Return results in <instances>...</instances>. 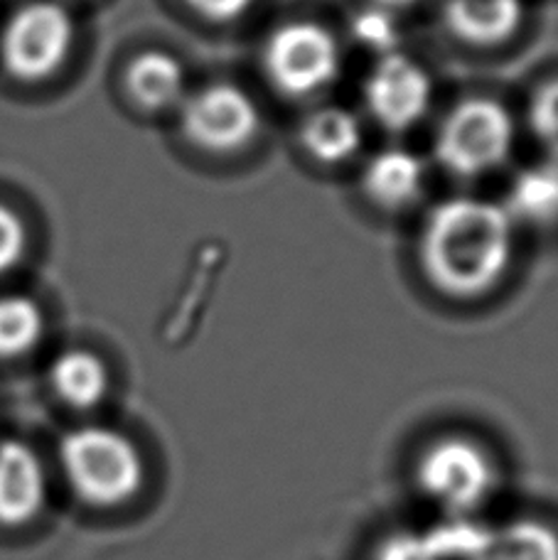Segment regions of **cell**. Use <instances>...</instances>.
I'll return each mask as SVG.
<instances>
[{
	"instance_id": "cell-1",
	"label": "cell",
	"mask_w": 558,
	"mask_h": 560,
	"mask_svg": "<svg viewBox=\"0 0 558 560\" xmlns=\"http://www.w3.org/2000/svg\"><path fill=\"white\" fill-rule=\"evenodd\" d=\"M514 226L492 199L461 195L438 202L418 234V261L428 283L455 300L487 295L512 266Z\"/></svg>"
},
{
	"instance_id": "cell-2",
	"label": "cell",
	"mask_w": 558,
	"mask_h": 560,
	"mask_svg": "<svg viewBox=\"0 0 558 560\" xmlns=\"http://www.w3.org/2000/svg\"><path fill=\"white\" fill-rule=\"evenodd\" d=\"M59 465L74 494L96 509L131 502L146 482L143 457L131 438L104 425L67 433L59 445Z\"/></svg>"
},
{
	"instance_id": "cell-3",
	"label": "cell",
	"mask_w": 558,
	"mask_h": 560,
	"mask_svg": "<svg viewBox=\"0 0 558 560\" xmlns=\"http://www.w3.org/2000/svg\"><path fill=\"white\" fill-rule=\"evenodd\" d=\"M516 140L514 118L495 98H463L435 128L438 165L461 179L492 175L510 160Z\"/></svg>"
},
{
	"instance_id": "cell-4",
	"label": "cell",
	"mask_w": 558,
	"mask_h": 560,
	"mask_svg": "<svg viewBox=\"0 0 558 560\" xmlns=\"http://www.w3.org/2000/svg\"><path fill=\"white\" fill-rule=\"evenodd\" d=\"M74 18L65 3L35 0L18 10L0 33V62L18 82H45L72 55Z\"/></svg>"
},
{
	"instance_id": "cell-5",
	"label": "cell",
	"mask_w": 558,
	"mask_h": 560,
	"mask_svg": "<svg viewBox=\"0 0 558 560\" xmlns=\"http://www.w3.org/2000/svg\"><path fill=\"white\" fill-rule=\"evenodd\" d=\"M264 69L281 94L293 98L315 96L340 77V43L321 23H283L266 39Z\"/></svg>"
},
{
	"instance_id": "cell-6",
	"label": "cell",
	"mask_w": 558,
	"mask_h": 560,
	"mask_svg": "<svg viewBox=\"0 0 558 560\" xmlns=\"http://www.w3.org/2000/svg\"><path fill=\"white\" fill-rule=\"evenodd\" d=\"M177 114L187 143L212 155L239 153L261 131V112L254 96L232 82H209L193 89L177 106Z\"/></svg>"
},
{
	"instance_id": "cell-7",
	"label": "cell",
	"mask_w": 558,
	"mask_h": 560,
	"mask_svg": "<svg viewBox=\"0 0 558 560\" xmlns=\"http://www.w3.org/2000/svg\"><path fill=\"white\" fill-rule=\"evenodd\" d=\"M421 492L451 512H470L490 494L495 469L480 445L467 438H441L416 465Z\"/></svg>"
},
{
	"instance_id": "cell-8",
	"label": "cell",
	"mask_w": 558,
	"mask_h": 560,
	"mask_svg": "<svg viewBox=\"0 0 558 560\" xmlns=\"http://www.w3.org/2000/svg\"><path fill=\"white\" fill-rule=\"evenodd\" d=\"M364 106L374 121L392 133L411 131L433 104V82L428 69L402 49L376 57L362 86Z\"/></svg>"
},
{
	"instance_id": "cell-9",
	"label": "cell",
	"mask_w": 558,
	"mask_h": 560,
	"mask_svg": "<svg viewBox=\"0 0 558 560\" xmlns=\"http://www.w3.org/2000/svg\"><path fill=\"white\" fill-rule=\"evenodd\" d=\"M47 504V472L39 455L23 440L0 443V524L25 526Z\"/></svg>"
},
{
	"instance_id": "cell-10",
	"label": "cell",
	"mask_w": 558,
	"mask_h": 560,
	"mask_svg": "<svg viewBox=\"0 0 558 560\" xmlns=\"http://www.w3.org/2000/svg\"><path fill=\"white\" fill-rule=\"evenodd\" d=\"M360 187L374 207L404 212L426 192V163L414 150L386 145L364 163Z\"/></svg>"
},
{
	"instance_id": "cell-11",
	"label": "cell",
	"mask_w": 558,
	"mask_h": 560,
	"mask_svg": "<svg viewBox=\"0 0 558 560\" xmlns=\"http://www.w3.org/2000/svg\"><path fill=\"white\" fill-rule=\"evenodd\" d=\"M443 20L465 45L500 47L522 30L524 0H443Z\"/></svg>"
},
{
	"instance_id": "cell-12",
	"label": "cell",
	"mask_w": 558,
	"mask_h": 560,
	"mask_svg": "<svg viewBox=\"0 0 558 560\" xmlns=\"http://www.w3.org/2000/svg\"><path fill=\"white\" fill-rule=\"evenodd\" d=\"M126 89L143 112H171L187 96V74L177 57L163 49H146L126 69Z\"/></svg>"
},
{
	"instance_id": "cell-13",
	"label": "cell",
	"mask_w": 558,
	"mask_h": 560,
	"mask_svg": "<svg viewBox=\"0 0 558 560\" xmlns=\"http://www.w3.org/2000/svg\"><path fill=\"white\" fill-rule=\"evenodd\" d=\"M362 143V121L345 106H321L301 124V145L321 165L347 163L360 153Z\"/></svg>"
},
{
	"instance_id": "cell-14",
	"label": "cell",
	"mask_w": 558,
	"mask_h": 560,
	"mask_svg": "<svg viewBox=\"0 0 558 560\" xmlns=\"http://www.w3.org/2000/svg\"><path fill=\"white\" fill-rule=\"evenodd\" d=\"M514 224L546 229L558 224V163L542 160L520 170L507 187L504 205Z\"/></svg>"
},
{
	"instance_id": "cell-15",
	"label": "cell",
	"mask_w": 558,
	"mask_h": 560,
	"mask_svg": "<svg viewBox=\"0 0 558 560\" xmlns=\"http://www.w3.org/2000/svg\"><path fill=\"white\" fill-rule=\"evenodd\" d=\"M49 384L62 404L74 411H92L112 388L104 359L89 349H67L49 366Z\"/></svg>"
},
{
	"instance_id": "cell-16",
	"label": "cell",
	"mask_w": 558,
	"mask_h": 560,
	"mask_svg": "<svg viewBox=\"0 0 558 560\" xmlns=\"http://www.w3.org/2000/svg\"><path fill=\"white\" fill-rule=\"evenodd\" d=\"M473 560H558V534L542 522H516L487 534Z\"/></svg>"
},
{
	"instance_id": "cell-17",
	"label": "cell",
	"mask_w": 558,
	"mask_h": 560,
	"mask_svg": "<svg viewBox=\"0 0 558 560\" xmlns=\"http://www.w3.org/2000/svg\"><path fill=\"white\" fill-rule=\"evenodd\" d=\"M45 315L33 298L0 295V359H18L39 345Z\"/></svg>"
},
{
	"instance_id": "cell-18",
	"label": "cell",
	"mask_w": 558,
	"mask_h": 560,
	"mask_svg": "<svg viewBox=\"0 0 558 560\" xmlns=\"http://www.w3.org/2000/svg\"><path fill=\"white\" fill-rule=\"evenodd\" d=\"M352 37L357 45L372 49L376 57L398 52V37H402V33H398L396 25V13L374 3L357 10L352 18Z\"/></svg>"
},
{
	"instance_id": "cell-19",
	"label": "cell",
	"mask_w": 558,
	"mask_h": 560,
	"mask_svg": "<svg viewBox=\"0 0 558 560\" xmlns=\"http://www.w3.org/2000/svg\"><path fill=\"white\" fill-rule=\"evenodd\" d=\"M530 128L549 160L558 163V79L536 89L530 104Z\"/></svg>"
},
{
	"instance_id": "cell-20",
	"label": "cell",
	"mask_w": 558,
	"mask_h": 560,
	"mask_svg": "<svg viewBox=\"0 0 558 560\" xmlns=\"http://www.w3.org/2000/svg\"><path fill=\"white\" fill-rule=\"evenodd\" d=\"M27 226L15 209L0 202V278L13 271L27 254Z\"/></svg>"
},
{
	"instance_id": "cell-21",
	"label": "cell",
	"mask_w": 558,
	"mask_h": 560,
	"mask_svg": "<svg viewBox=\"0 0 558 560\" xmlns=\"http://www.w3.org/2000/svg\"><path fill=\"white\" fill-rule=\"evenodd\" d=\"M183 3L209 23H232L246 15L256 0H183Z\"/></svg>"
},
{
	"instance_id": "cell-22",
	"label": "cell",
	"mask_w": 558,
	"mask_h": 560,
	"mask_svg": "<svg viewBox=\"0 0 558 560\" xmlns=\"http://www.w3.org/2000/svg\"><path fill=\"white\" fill-rule=\"evenodd\" d=\"M374 560H435L426 538L392 536L379 546Z\"/></svg>"
},
{
	"instance_id": "cell-23",
	"label": "cell",
	"mask_w": 558,
	"mask_h": 560,
	"mask_svg": "<svg viewBox=\"0 0 558 560\" xmlns=\"http://www.w3.org/2000/svg\"><path fill=\"white\" fill-rule=\"evenodd\" d=\"M372 3L379 5V8H384V10H392V13H396V10H402V8L416 5L418 0H372Z\"/></svg>"
}]
</instances>
